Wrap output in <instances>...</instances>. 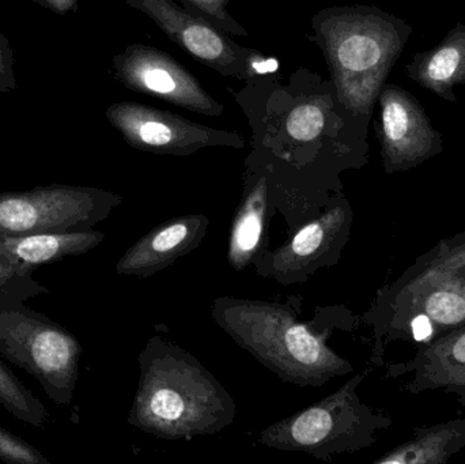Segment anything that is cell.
<instances>
[{
  "label": "cell",
  "instance_id": "obj_8",
  "mask_svg": "<svg viewBox=\"0 0 465 464\" xmlns=\"http://www.w3.org/2000/svg\"><path fill=\"white\" fill-rule=\"evenodd\" d=\"M130 7L149 16L173 43L207 67L226 78H265L278 71V60L256 49L243 48L231 35L213 26L203 16L176 0H125Z\"/></svg>",
  "mask_w": 465,
  "mask_h": 464
},
{
  "label": "cell",
  "instance_id": "obj_7",
  "mask_svg": "<svg viewBox=\"0 0 465 464\" xmlns=\"http://www.w3.org/2000/svg\"><path fill=\"white\" fill-rule=\"evenodd\" d=\"M111 191L48 185L0 193V234L64 233L103 222L122 204Z\"/></svg>",
  "mask_w": 465,
  "mask_h": 464
},
{
  "label": "cell",
  "instance_id": "obj_17",
  "mask_svg": "<svg viewBox=\"0 0 465 464\" xmlns=\"http://www.w3.org/2000/svg\"><path fill=\"white\" fill-rule=\"evenodd\" d=\"M465 368V326L429 345L417 348L414 359L393 365L390 376L412 375L403 387L410 394L444 390Z\"/></svg>",
  "mask_w": 465,
  "mask_h": 464
},
{
  "label": "cell",
  "instance_id": "obj_11",
  "mask_svg": "<svg viewBox=\"0 0 465 464\" xmlns=\"http://www.w3.org/2000/svg\"><path fill=\"white\" fill-rule=\"evenodd\" d=\"M380 120L376 123L385 173L418 168L441 154L444 136L433 127L420 101L398 84H382Z\"/></svg>",
  "mask_w": 465,
  "mask_h": 464
},
{
  "label": "cell",
  "instance_id": "obj_6",
  "mask_svg": "<svg viewBox=\"0 0 465 464\" xmlns=\"http://www.w3.org/2000/svg\"><path fill=\"white\" fill-rule=\"evenodd\" d=\"M0 354L37 379L49 400L70 405L82 346L57 324L22 312H0Z\"/></svg>",
  "mask_w": 465,
  "mask_h": 464
},
{
  "label": "cell",
  "instance_id": "obj_5",
  "mask_svg": "<svg viewBox=\"0 0 465 464\" xmlns=\"http://www.w3.org/2000/svg\"><path fill=\"white\" fill-rule=\"evenodd\" d=\"M365 375L350 379L338 391L265 428L259 441L279 451L302 452L331 460L369 449L392 420L366 406L358 395Z\"/></svg>",
  "mask_w": 465,
  "mask_h": 464
},
{
  "label": "cell",
  "instance_id": "obj_20",
  "mask_svg": "<svg viewBox=\"0 0 465 464\" xmlns=\"http://www.w3.org/2000/svg\"><path fill=\"white\" fill-rule=\"evenodd\" d=\"M465 449V420L415 428L411 440L374 460V464H445Z\"/></svg>",
  "mask_w": 465,
  "mask_h": 464
},
{
  "label": "cell",
  "instance_id": "obj_25",
  "mask_svg": "<svg viewBox=\"0 0 465 464\" xmlns=\"http://www.w3.org/2000/svg\"><path fill=\"white\" fill-rule=\"evenodd\" d=\"M29 264L18 263V262L0 261V286L7 283L15 277H22L29 271Z\"/></svg>",
  "mask_w": 465,
  "mask_h": 464
},
{
  "label": "cell",
  "instance_id": "obj_21",
  "mask_svg": "<svg viewBox=\"0 0 465 464\" xmlns=\"http://www.w3.org/2000/svg\"><path fill=\"white\" fill-rule=\"evenodd\" d=\"M0 405L8 414L32 427L41 428L49 421L43 403L21 383L13 370L0 360Z\"/></svg>",
  "mask_w": 465,
  "mask_h": 464
},
{
  "label": "cell",
  "instance_id": "obj_27",
  "mask_svg": "<svg viewBox=\"0 0 465 464\" xmlns=\"http://www.w3.org/2000/svg\"><path fill=\"white\" fill-rule=\"evenodd\" d=\"M444 391L447 394L458 397L459 403H461L465 408V368L456 378L450 381Z\"/></svg>",
  "mask_w": 465,
  "mask_h": 464
},
{
  "label": "cell",
  "instance_id": "obj_2",
  "mask_svg": "<svg viewBox=\"0 0 465 464\" xmlns=\"http://www.w3.org/2000/svg\"><path fill=\"white\" fill-rule=\"evenodd\" d=\"M302 300L286 301L218 297L212 318L220 329L284 383L319 389L354 370L330 345L339 330L354 331L358 318L343 305L320 308L312 321H301Z\"/></svg>",
  "mask_w": 465,
  "mask_h": 464
},
{
  "label": "cell",
  "instance_id": "obj_18",
  "mask_svg": "<svg viewBox=\"0 0 465 464\" xmlns=\"http://www.w3.org/2000/svg\"><path fill=\"white\" fill-rule=\"evenodd\" d=\"M406 73L441 100L458 103L456 86L465 84V24L458 22L439 45L415 54Z\"/></svg>",
  "mask_w": 465,
  "mask_h": 464
},
{
  "label": "cell",
  "instance_id": "obj_19",
  "mask_svg": "<svg viewBox=\"0 0 465 464\" xmlns=\"http://www.w3.org/2000/svg\"><path fill=\"white\" fill-rule=\"evenodd\" d=\"M105 239L103 232L81 231L64 233L0 234V261L37 266L79 256L94 250Z\"/></svg>",
  "mask_w": 465,
  "mask_h": 464
},
{
  "label": "cell",
  "instance_id": "obj_13",
  "mask_svg": "<svg viewBox=\"0 0 465 464\" xmlns=\"http://www.w3.org/2000/svg\"><path fill=\"white\" fill-rule=\"evenodd\" d=\"M210 228L204 214H184L160 223L125 251L116 264L119 275L147 280L198 250Z\"/></svg>",
  "mask_w": 465,
  "mask_h": 464
},
{
  "label": "cell",
  "instance_id": "obj_3",
  "mask_svg": "<svg viewBox=\"0 0 465 464\" xmlns=\"http://www.w3.org/2000/svg\"><path fill=\"white\" fill-rule=\"evenodd\" d=\"M138 364L131 427L163 440H188L217 435L234 422L237 405L228 390L182 346L154 335Z\"/></svg>",
  "mask_w": 465,
  "mask_h": 464
},
{
  "label": "cell",
  "instance_id": "obj_1",
  "mask_svg": "<svg viewBox=\"0 0 465 464\" xmlns=\"http://www.w3.org/2000/svg\"><path fill=\"white\" fill-rule=\"evenodd\" d=\"M265 103L264 127L253 125V154L270 173V215L290 233L324 212L343 193L341 174L368 163L369 122L325 92L278 86ZM260 124V123H257Z\"/></svg>",
  "mask_w": 465,
  "mask_h": 464
},
{
  "label": "cell",
  "instance_id": "obj_14",
  "mask_svg": "<svg viewBox=\"0 0 465 464\" xmlns=\"http://www.w3.org/2000/svg\"><path fill=\"white\" fill-rule=\"evenodd\" d=\"M270 173L267 166L251 153L245 161L243 190L232 221L228 262L235 271L252 266L260 251L270 248Z\"/></svg>",
  "mask_w": 465,
  "mask_h": 464
},
{
  "label": "cell",
  "instance_id": "obj_10",
  "mask_svg": "<svg viewBox=\"0 0 465 464\" xmlns=\"http://www.w3.org/2000/svg\"><path fill=\"white\" fill-rule=\"evenodd\" d=\"M106 117L131 147L153 154L185 157L207 147L245 146L240 133L215 130L142 104H114L106 109Z\"/></svg>",
  "mask_w": 465,
  "mask_h": 464
},
{
  "label": "cell",
  "instance_id": "obj_23",
  "mask_svg": "<svg viewBox=\"0 0 465 464\" xmlns=\"http://www.w3.org/2000/svg\"><path fill=\"white\" fill-rule=\"evenodd\" d=\"M0 460L7 464H51L43 452L0 428Z\"/></svg>",
  "mask_w": 465,
  "mask_h": 464
},
{
  "label": "cell",
  "instance_id": "obj_26",
  "mask_svg": "<svg viewBox=\"0 0 465 464\" xmlns=\"http://www.w3.org/2000/svg\"><path fill=\"white\" fill-rule=\"evenodd\" d=\"M35 2L48 8L52 13L65 15V14L78 10L79 3L82 0H35Z\"/></svg>",
  "mask_w": 465,
  "mask_h": 464
},
{
  "label": "cell",
  "instance_id": "obj_4",
  "mask_svg": "<svg viewBox=\"0 0 465 464\" xmlns=\"http://www.w3.org/2000/svg\"><path fill=\"white\" fill-rule=\"evenodd\" d=\"M339 103L371 122L380 90L412 35L409 22L373 5L332 7L312 19Z\"/></svg>",
  "mask_w": 465,
  "mask_h": 464
},
{
  "label": "cell",
  "instance_id": "obj_22",
  "mask_svg": "<svg viewBox=\"0 0 465 464\" xmlns=\"http://www.w3.org/2000/svg\"><path fill=\"white\" fill-rule=\"evenodd\" d=\"M183 5L203 16L213 26L229 35H248L245 27L229 14L228 5L235 0H180Z\"/></svg>",
  "mask_w": 465,
  "mask_h": 464
},
{
  "label": "cell",
  "instance_id": "obj_15",
  "mask_svg": "<svg viewBox=\"0 0 465 464\" xmlns=\"http://www.w3.org/2000/svg\"><path fill=\"white\" fill-rule=\"evenodd\" d=\"M414 313H423L430 319L436 340L464 327L465 272L425 289L382 312L365 315L363 321L373 327L377 343L391 324Z\"/></svg>",
  "mask_w": 465,
  "mask_h": 464
},
{
  "label": "cell",
  "instance_id": "obj_16",
  "mask_svg": "<svg viewBox=\"0 0 465 464\" xmlns=\"http://www.w3.org/2000/svg\"><path fill=\"white\" fill-rule=\"evenodd\" d=\"M464 272L465 232L441 240L428 253L418 258L396 282L380 289L366 315L382 312L425 289Z\"/></svg>",
  "mask_w": 465,
  "mask_h": 464
},
{
  "label": "cell",
  "instance_id": "obj_12",
  "mask_svg": "<svg viewBox=\"0 0 465 464\" xmlns=\"http://www.w3.org/2000/svg\"><path fill=\"white\" fill-rule=\"evenodd\" d=\"M117 81L133 92L152 95L179 108L206 116L225 111L180 63L161 49L133 44L114 57Z\"/></svg>",
  "mask_w": 465,
  "mask_h": 464
},
{
  "label": "cell",
  "instance_id": "obj_24",
  "mask_svg": "<svg viewBox=\"0 0 465 464\" xmlns=\"http://www.w3.org/2000/svg\"><path fill=\"white\" fill-rule=\"evenodd\" d=\"M15 89L13 48L8 38L0 33V93H10Z\"/></svg>",
  "mask_w": 465,
  "mask_h": 464
},
{
  "label": "cell",
  "instance_id": "obj_9",
  "mask_svg": "<svg viewBox=\"0 0 465 464\" xmlns=\"http://www.w3.org/2000/svg\"><path fill=\"white\" fill-rule=\"evenodd\" d=\"M354 212L339 193L316 218L292 232L276 250L260 251L252 266L260 277L283 286L303 283L319 270L336 266L351 239Z\"/></svg>",
  "mask_w": 465,
  "mask_h": 464
}]
</instances>
